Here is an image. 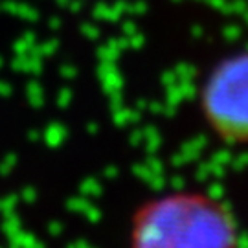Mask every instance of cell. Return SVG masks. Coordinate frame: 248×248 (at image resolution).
I'll return each instance as SVG.
<instances>
[{
    "label": "cell",
    "instance_id": "6da1fadb",
    "mask_svg": "<svg viewBox=\"0 0 248 248\" xmlns=\"http://www.w3.org/2000/svg\"><path fill=\"white\" fill-rule=\"evenodd\" d=\"M239 230L219 201L202 193H169L136 213L133 248H239Z\"/></svg>",
    "mask_w": 248,
    "mask_h": 248
},
{
    "label": "cell",
    "instance_id": "7a4b0ae2",
    "mask_svg": "<svg viewBox=\"0 0 248 248\" xmlns=\"http://www.w3.org/2000/svg\"><path fill=\"white\" fill-rule=\"evenodd\" d=\"M204 114L213 131L230 142H248V53L215 68L202 96Z\"/></svg>",
    "mask_w": 248,
    "mask_h": 248
}]
</instances>
